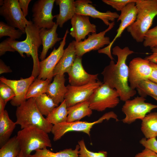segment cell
Returning <instances> with one entry per match:
<instances>
[{"instance_id":"obj_1","label":"cell","mask_w":157,"mask_h":157,"mask_svg":"<svg viewBox=\"0 0 157 157\" xmlns=\"http://www.w3.org/2000/svg\"><path fill=\"white\" fill-rule=\"evenodd\" d=\"M112 54L116 56V64L111 60L101 73L104 83L110 88L115 89L119 95V99L123 101L130 99L136 93L135 90L132 89L129 84V67L126 60L129 56L134 53L127 47L122 49L116 46L112 49Z\"/></svg>"},{"instance_id":"obj_2","label":"cell","mask_w":157,"mask_h":157,"mask_svg":"<svg viewBox=\"0 0 157 157\" xmlns=\"http://www.w3.org/2000/svg\"><path fill=\"white\" fill-rule=\"evenodd\" d=\"M40 30L32 22L25 28L26 37L25 40L19 41L12 40L10 38L6 39L9 45L22 57H25L24 53L28 57L31 56L33 66L31 76L35 78L38 76L40 73V61L38 53L39 47L42 45L39 36Z\"/></svg>"},{"instance_id":"obj_3","label":"cell","mask_w":157,"mask_h":157,"mask_svg":"<svg viewBox=\"0 0 157 157\" xmlns=\"http://www.w3.org/2000/svg\"><path fill=\"white\" fill-rule=\"evenodd\" d=\"M137 14L134 23L127 28L137 42H143L145 35L157 15V0H136Z\"/></svg>"},{"instance_id":"obj_4","label":"cell","mask_w":157,"mask_h":157,"mask_svg":"<svg viewBox=\"0 0 157 157\" xmlns=\"http://www.w3.org/2000/svg\"><path fill=\"white\" fill-rule=\"evenodd\" d=\"M15 115L16 124L20 125L21 129L33 126L48 133L51 132L53 125L49 123L39 112L36 105L35 98L27 99L17 107Z\"/></svg>"},{"instance_id":"obj_5","label":"cell","mask_w":157,"mask_h":157,"mask_svg":"<svg viewBox=\"0 0 157 157\" xmlns=\"http://www.w3.org/2000/svg\"><path fill=\"white\" fill-rule=\"evenodd\" d=\"M16 136L24 157H29L34 150L51 147L48 133L35 126L22 129L17 132Z\"/></svg>"},{"instance_id":"obj_6","label":"cell","mask_w":157,"mask_h":157,"mask_svg":"<svg viewBox=\"0 0 157 157\" xmlns=\"http://www.w3.org/2000/svg\"><path fill=\"white\" fill-rule=\"evenodd\" d=\"M110 118L114 119L117 121L118 120L117 115L113 112L110 111L105 113L98 120L92 122L79 121H66L53 125L51 132L53 135L54 141L60 139L66 133L71 131L82 132L90 136L91 129L94 125Z\"/></svg>"},{"instance_id":"obj_7","label":"cell","mask_w":157,"mask_h":157,"mask_svg":"<svg viewBox=\"0 0 157 157\" xmlns=\"http://www.w3.org/2000/svg\"><path fill=\"white\" fill-rule=\"evenodd\" d=\"M119 95L115 89L103 83L97 88L88 101L91 109L102 112L107 108H113L119 102Z\"/></svg>"},{"instance_id":"obj_8","label":"cell","mask_w":157,"mask_h":157,"mask_svg":"<svg viewBox=\"0 0 157 157\" xmlns=\"http://www.w3.org/2000/svg\"><path fill=\"white\" fill-rule=\"evenodd\" d=\"M146 100L145 97L140 96L125 101L122 108L125 115V117L122 120L124 123L130 124L137 119L142 120L147 114L157 108V105L146 102Z\"/></svg>"},{"instance_id":"obj_9","label":"cell","mask_w":157,"mask_h":157,"mask_svg":"<svg viewBox=\"0 0 157 157\" xmlns=\"http://www.w3.org/2000/svg\"><path fill=\"white\" fill-rule=\"evenodd\" d=\"M0 15L8 25L20 30L24 34L25 27L32 22L28 20L24 16L18 0H4L0 8Z\"/></svg>"},{"instance_id":"obj_10","label":"cell","mask_w":157,"mask_h":157,"mask_svg":"<svg viewBox=\"0 0 157 157\" xmlns=\"http://www.w3.org/2000/svg\"><path fill=\"white\" fill-rule=\"evenodd\" d=\"M115 24L114 22H110L105 30L98 33L89 34L88 38L83 41L78 42L73 40L76 56L81 57L84 54L90 51L99 50L104 45H109L111 42L110 38L105 35L114 27Z\"/></svg>"},{"instance_id":"obj_11","label":"cell","mask_w":157,"mask_h":157,"mask_svg":"<svg viewBox=\"0 0 157 157\" xmlns=\"http://www.w3.org/2000/svg\"><path fill=\"white\" fill-rule=\"evenodd\" d=\"M55 0H38L34 3L32 8L33 23L40 29H50L56 23L52 14Z\"/></svg>"},{"instance_id":"obj_12","label":"cell","mask_w":157,"mask_h":157,"mask_svg":"<svg viewBox=\"0 0 157 157\" xmlns=\"http://www.w3.org/2000/svg\"><path fill=\"white\" fill-rule=\"evenodd\" d=\"M135 2L128 3L121 11L120 14L117 19V22L120 21L121 22L117 30L116 35L109 45L98 50L99 53L106 54L111 60H114L111 51L113 44L117 39L121 36L124 30L133 24L136 19L137 11Z\"/></svg>"},{"instance_id":"obj_13","label":"cell","mask_w":157,"mask_h":157,"mask_svg":"<svg viewBox=\"0 0 157 157\" xmlns=\"http://www.w3.org/2000/svg\"><path fill=\"white\" fill-rule=\"evenodd\" d=\"M150 62L140 57L134 58L130 62L129 83L132 89L135 90L141 81L149 79L152 70Z\"/></svg>"},{"instance_id":"obj_14","label":"cell","mask_w":157,"mask_h":157,"mask_svg":"<svg viewBox=\"0 0 157 157\" xmlns=\"http://www.w3.org/2000/svg\"><path fill=\"white\" fill-rule=\"evenodd\" d=\"M68 29L66 30L59 46L57 49L54 48L49 55L43 60L40 61V73L38 78L44 80L49 79L52 80L54 76V69L61 58L64 51V47L66 43Z\"/></svg>"},{"instance_id":"obj_15","label":"cell","mask_w":157,"mask_h":157,"mask_svg":"<svg viewBox=\"0 0 157 157\" xmlns=\"http://www.w3.org/2000/svg\"><path fill=\"white\" fill-rule=\"evenodd\" d=\"M103 83L100 81H97L81 86L67 85L64 97L67 108L88 101L95 90Z\"/></svg>"},{"instance_id":"obj_16","label":"cell","mask_w":157,"mask_h":157,"mask_svg":"<svg viewBox=\"0 0 157 157\" xmlns=\"http://www.w3.org/2000/svg\"><path fill=\"white\" fill-rule=\"evenodd\" d=\"M75 1L76 14L90 16L94 18H98L102 20L107 26L110 24V21L114 22L119 16L117 13L108 11L101 12L97 10L89 0H77Z\"/></svg>"},{"instance_id":"obj_17","label":"cell","mask_w":157,"mask_h":157,"mask_svg":"<svg viewBox=\"0 0 157 157\" xmlns=\"http://www.w3.org/2000/svg\"><path fill=\"white\" fill-rule=\"evenodd\" d=\"M67 73L70 85L72 86L84 85L98 80V74H90L84 70L82 65L81 57L76 56L73 64Z\"/></svg>"},{"instance_id":"obj_18","label":"cell","mask_w":157,"mask_h":157,"mask_svg":"<svg viewBox=\"0 0 157 157\" xmlns=\"http://www.w3.org/2000/svg\"><path fill=\"white\" fill-rule=\"evenodd\" d=\"M72 28L69 33L76 42L85 38L90 33H96V26L90 23L89 16L75 14L71 19Z\"/></svg>"},{"instance_id":"obj_19","label":"cell","mask_w":157,"mask_h":157,"mask_svg":"<svg viewBox=\"0 0 157 157\" xmlns=\"http://www.w3.org/2000/svg\"><path fill=\"white\" fill-rule=\"evenodd\" d=\"M35 78L32 76L18 80L7 79L4 77L0 78V81L10 86L15 93V96L10 102L12 105L17 107L26 100V96L28 90Z\"/></svg>"},{"instance_id":"obj_20","label":"cell","mask_w":157,"mask_h":157,"mask_svg":"<svg viewBox=\"0 0 157 157\" xmlns=\"http://www.w3.org/2000/svg\"><path fill=\"white\" fill-rule=\"evenodd\" d=\"M65 81L64 74L55 75L53 82L49 85L46 93L57 106L65 100L67 90V87L65 85Z\"/></svg>"},{"instance_id":"obj_21","label":"cell","mask_w":157,"mask_h":157,"mask_svg":"<svg viewBox=\"0 0 157 157\" xmlns=\"http://www.w3.org/2000/svg\"><path fill=\"white\" fill-rule=\"evenodd\" d=\"M58 26L56 23L50 29L42 28L40 30L39 36L42 45V50L39 57L41 60L45 58L49 50L51 49L57 42L63 39L58 37L56 33Z\"/></svg>"},{"instance_id":"obj_22","label":"cell","mask_w":157,"mask_h":157,"mask_svg":"<svg viewBox=\"0 0 157 157\" xmlns=\"http://www.w3.org/2000/svg\"><path fill=\"white\" fill-rule=\"evenodd\" d=\"M76 57L75 46L72 41L64 50L63 54L53 71L54 76L57 74L67 73L73 64Z\"/></svg>"},{"instance_id":"obj_23","label":"cell","mask_w":157,"mask_h":157,"mask_svg":"<svg viewBox=\"0 0 157 157\" xmlns=\"http://www.w3.org/2000/svg\"><path fill=\"white\" fill-rule=\"evenodd\" d=\"M55 2L59 7V14L54 16L56 24L62 28L64 24L71 19L76 14V5L74 0H56Z\"/></svg>"},{"instance_id":"obj_24","label":"cell","mask_w":157,"mask_h":157,"mask_svg":"<svg viewBox=\"0 0 157 157\" xmlns=\"http://www.w3.org/2000/svg\"><path fill=\"white\" fill-rule=\"evenodd\" d=\"M68 114L67 122L79 121L86 116L90 117L92 110L90 107L88 101L77 104L67 108Z\"/></svg>"},{"instance_id":"obj_25","label":"cell","mask_w":157,"mask_h":157,"mask_svg":"<svg viewBox=\"0 0 157 157\" xmlns=\"http://www.w3.org/2000/svg\"><path fill=\"white\" fill-rule=\"evenodd\" d=\"M16 122L11 120L7 111L5 110L0 115V146L2 147L10 138L15 128Z\"/></svg>"},{"instance_id":"obj_26","label":"cell","mask_w":157,"mask_h":157,"mask_svg":"<svg viewBox=\"0 0 157 157\" xmlns=\"http://www.w3.org/2000/svg\"><path fill=\"white\" fill-rule=\"evenodd\" d=\"M141 131L147 139L157 136V112L150 113L142 120Z\"/></svg>"},{"instance_id":"obj_27","label":"cell","mask_w":157,"mask_h":157,"mask_svg":"<svg viewBox=\"0 0 157 157\" xmlns=\"http://www.w3.org/2000/svg\"><path fill=\"white\" fill-rule=\"evenodd\" d=\"M79 149L78 144L74 150L66 149L56 152H52L45 148L36 150L35 154L31 155L29 157H79Z\"/></svg>"},{"instance_id":"obj_28","label":"cell","mask_w":157,"mask_h":157,"mask_svg":"<svg viewBox=\"0 0 157 157\" xmlns=\"http://www.w3.org/2000/svg\"><path fill=\"white\" fill-rule=\"evenodd\" d=\"M67 108L65 99L47 116V121L53 125L66 122L68 114Z\"/></svg>"},{"instance_id":"obj_29","label":"cell","mask_w":157,"mask_h":157,"mask_svg":"<svg viewBox=\"0 0 157 157\" xmlns=\"http://www.w3.org/2000/svg\"><path fill=\"white\" fill-rule=\"evenodd\" d=\"M51 80L36 79L29 87L26 96V100L31 98H36L46 93Z\"/></svg>"},{"instance_id":"obj_30","label":"cell","mask_w":157,"mask_h":157,"mask_svg":"<svg viewBox=\"0 0 157 157\" xmlns=\"http://www.w3.org/2000/svg\"><path fill=\"white\" fill-rule=\"evenodd\" d=\"M21 151L17 136L15 135L1 147L0 157H17Z\"/></svg>"},{"instance_id":"obj_31","label":"cell","mask_w":157,"mask_h":157,"mask_svg":"<svg viewBox=\"0 0 157 157\" xmlns=\"http://www.w3.org/2000/svg\"><path fill=\"white\" fill-rule=\"evenodd\" d=\"M35 98L36 106L43 115L47 117L55 108L57 106L46 93Z\"/></svg>"},{"instance_id":"obj_32","label":"cell","mask_w":157,"mask_h":157,"mask_svg":"<svg viewBox=\"0 0 157 157\" xmlns=\"http://www.w3.org/2000/svg\"><path fill=\"white\" fill-rule=\"evenodd\" d=\"M136 89L140 96L145 98L147 95L157 97V83L149 79L141 81Z\"/></svg>"},{"instance_id":"obj_33","label":"cell","mask_w":157,"mask_h":157,"mask_svg":"<svg viewBox=\"0 0 157 157\" xmlns=\"http://www.w3.org/2000/svg\"><path fill=\"white\" fill-rule=\"evenodd\" d=\"M24 33L20 29H16L4 22H0V38L5 36L9 37L12 40L20 38Z\"/></svg>"},{"instance_id":"obj_34","label":"cell","mask_w":157,"mask_h":157,"mask_svg":"<svg viewBox=\"0 0 157 157\" xmlns=\"http://www.w3.org/2000/svg\"><path fill=\"white\" fill-rule=\"evenodd\" d=\"M78 143L80 147L79 157H107L106 151H101L98 152H94L88 150L83 139L78 141Z\"/></svg>"},{"instance_id":"obj_35","label":"cell","mask_w":157,"mask_h":157,"mask_svg":"<svg viewBox=\"0 0 157 157\" xmlns=\"http://www.w3.org/2000/svg\"><path fill=\"white\" fill-rule=\"evenodd\" d=\"M143 42L145 47L151 48L157 46V25L148 31Z\"/></svg>"},{"instance_id":"obj_36","label":"cell","mask_w":157,"mask_h":157,"mask_svg":"<svg viewBox=\"0 0 157 157\" xmlns=\"http://www.w3.org/2000/svg\"><path fill=\"white\" fill-rule=\"evenodd\" d=\"M0 98L6 103L15 96L13 89L6 84L0 81Z\"/></svg>"},{"instance_id":"obj_37","label":"cell","mask_w":157,"mask_h":157,"mask_svg":"<svg viewBox=\"0 0 157 157\" xmlns=\"http://www.w3.org/2000/svg\"><path fill=\"white\" fill-rule=\"evenodd\" d=\"M136 0H103L102 1L117 11H121L129 3Z\"/></svg>"},{"instance_id":"obj_38","label":"cell","mask_w":157,"mask_h":157,"mask_svg":"<svg viewBox=\"0 0 157 157\" xmlns=\"http://www.w3.org/2000/svg\"><path fill=\"white\" fill-rule=\"evenodd\" d=\"M140 143L144 148L149 149L157 154V140L156 138H142Z\"/></svg>"},{"instance_id":"obj_39","label":"cell","mask_w":157,"mask_h":157,"mask_svg":"<svg viewBox=\"0 0 157 157\" xmlns=\"http://www.w3.org/2000/svg\"><path fill=\"white\" fill-rule=\"evenodd\" d=\"M7 51L14 52L15 51L9 45L6 39L0 43V56L3 55Z\"/></svg>"},{"instance_id":"obj_40","label":"cell","mask_w":157,"mask_h":157,"mask_svg":"<svg viewBox=\"0 0 157 157\" xmlns=\"http://www.w3.org/2000/svg\"><path fill=\"white\" fill-rule=\"evenodd\" d=\"M135 157H157V154L151 150L147 148L136 154Z\"/></svg>"},{"instance_id":"obj_41","label":"cell","mask_w":157,"mask_h":157,"mask_svg":"<svg viewBox=\"0 0 157 157\" xmlns=\"http://www.w3.org/2000/svg\"><path fill=\"white\" fill-rule=\"evenodd\" d=\"M31 1V0H19V6L24 16L25 17L28 15V6Z\"/></svg>"},{"instance_id":"obj_42","label":"cell","mask_w":157,"mask_h":157,"mask_svg":"<svg viewBox=\"0 0 157 157\" xmlns=\"http://www.w3.org/2000/svg\"><path fill=\"white\" fill-rule=\"evenodd\" d=\"M152 53L144 58L150 62L157 64V46L150 48Z\"/></svg>"},{"instance_id":"obj_43","label":"cell","mask_w":157,"mask_h":157,"mask_svg":"<svg viewBox=\"0 0 157 157\" xmlns=\"http://www.w3.org/2000/svg\"><path fill=\"white\" fill-rule=\"evenodd\" d=\"M150 63L152 70L149 79L157 83V64L151 62Z\"/></svg>"},{"instance_id":"obj_44","label":"cell","mask_w":157,"mask_h":157,"mask_svg":"<svg viewBox=\"0 0 157 157\" xmlns=\"http://www.w3.org/2000/svg\"><path fill=\"white\" fill-rule=\"evenodd\" d=\"M12 72V70L10 67L6 65L4 62L0 60V74L4 73H10Z\"/></svg>"},{"instance_id":"obj_45","label":"cell","mask_w":157,"mask_h":157,"mask_svg":"<svg viewBox=\"0 0 157 157\" xmlns=\"http://www.w3.org/2000/svg\"><path fill=\"white\" fill-rule=\"evenodd\" d=\"M6 103L4 101L0 98V115L2 114L4 111V109Z\"/></svg>"},{"instance_id":"obj_46","label":"cell","mask_w":157,"mask_h":157,"mask_svg":"<svg viewBox=\"0 0 157 157\" xmlns=\"http://www.w3.org/2000/svg\"><path fill=\"white\" fill-rule=\"evenodd\" d=\"M17 157H24L23 153L21 151Z\"/></svg>"},{"instance_id":"obj_47","label":"cell","mask_w":157,"mask_h":157,"mask_svg":"<svg viewBox=\"0 0 157 157\" xmlns=\"http://www.w3.org/2000/svg\"><path fill=\"white\" fill-rule=\"evenodd\" d=\"M4 3V0H0V5L1 6H2L3 4Z\"/></svg>"},{"instance_id":"obj_48","label":"cell","mask_w":157,"mask_h":157,"mask_svg":"<svg viewBox=\"0 0 157 157\" xmlns=\"http://www.w3.org/2000/svg\"><path fill=\"white\" fill-rule=\"evenodd\" d=\"M153 98L155 100H156L157 101V97H155V96H152L151 97Z\"/></svg>"}]
</instances>
